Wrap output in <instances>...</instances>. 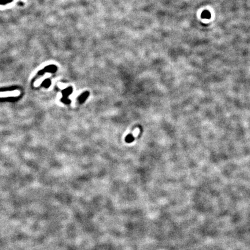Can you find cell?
I'll use <instances>...</instances> for the list:
<instances>
[{
  "label": "cell",
  "mask_w": 250,
  "mask_h": 250,
  "mask_svg": "<svg viewBox=\"0 0 250 250\" xmlns=\"http://www.w3.org/2000/svg\"><path fill=\"white\" fill-rule=\"evenodd\" d=\"M20 95V91L19 90L0 92V98H5L8 97H18Z\"/></svg>",
  "instance_id": "cell-1"
},
{
  "label": "cell",
  "mask_w": 250,
  "mask_h": 250,
  "mask_svg": "<svg viewBox=\"0 0 250 250\" xmlns=\"http://www.w3.org/2000/svg\"><path fill=\"white\" fill-rule=\"evenodd\" d=\"M72 92H73V88L71 87H69L66 88V89L62 91V97L68 98V97L72 93Z\"/></svg>",
  "instance_id": "cell-2"
},
{
  "label": "cell",
  "mask_w": 250,
  "mask_h": 250,
  "mask_svg": "<svg viewBox=\"0 0 250 250\" xmlns=\"http://www.w3.org/2000/svg\"><path fill=\"white\" fill-rule=\"evenodd\" d=\"M89 95V93L88 92H85L83 93L79 97H78V101L80 103H83L85 101Z\"/></svg>",
  "instance_id": "cell-3"
},
{
  "label": "cell",
  "mask_w": 250,
  "mask_h": 250,
  "mask_svg": "<svg viewBox=\"0 0 250 250\" xmlns=\"http://www.w3.org/2000/svg\"><path fill=\"white\" fill-rule=\"evenodd\" d=\"M201 17L203 19H209L211 18V14L209 11L206 10L204 11L201 15Z\"/></svg>",
  "instance_id": "cell-4"
},
{
  "label": "cell",
  "mask_w": 250,
  "mask_h": 250,
  "mask_svg": "<svg viewBox=\"0 0 250 250\" xmlns=\"http://www.w3.org/2000/svg\"><path fill=\"white\" fill-rule=\"evenodd\" d=\"M134 140H135V138L132 134H129V135H128L126 136V139H125V141H126V143H130L133 142L134 141Z\"/></svg>",
  "instance_id": "cell-5"
},
{
  "label": "cell",
  "mask_w": 250,
  "mask_h": 250,
  "mask_svg": "<svg viewBox=\"0 0 250 250\" xmlns=\"http://www.w3.org/2000/svg\"><path fill=\"white\" fill-rule=\"evenodd\" d=\"M61 101L62 103H65V104H70V103H71V100H70V99H69V98L62 97V98L61 99Z\"/></svg>",
  "instance_id": "cell-6"
}]
</instances>
